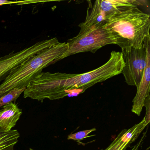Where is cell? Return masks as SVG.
I'll use <instances>...</instances> for the list:
<instances>
[{
    "label": "cell",
    "mask_w": 150,
    "mask_h": 150,
    "mask_svg": "<svg viewBox=\"0 0 150 150\" xmlns=\"http://www.w3.org/2000/svg\"><path fill=\"white\" fill-rule=\"evenodd\" d=\"M2 108L0 110V129L9 131L15 126L22 112L15 103H11Z\"/></svg>",
    "instance_id": "10"
},
{
    "label": "cell",
    "mask_w": 150,
    "mask_h": 150,
    "mask_svg": "<svg viewBox=\"0 0 150 150\" xmlns=\"http://www.w3.org/2000/svg\"><path fill=\"white\" fill-rule=\"evenodd\" d=\"M43 2V1H8L6 0H0V6L7 5V4H18V5H24V4H31V3H37V2Z\"/></svg>",
    "instance_id": "16"
},
{
    "label": "cell",
    "mask_w": 150,
    "mask_h": 150,
    "mask_svg": "<svg viewBox=\"0 0 150 150\" xmlns=\"http://www.w3.org/2000/svg\"><path fill=\"white\" fill-rule=\"evenodd\" d=\"M68 50L64 58L79 53L90 52L94 53L106 45L115 44V41L104 26L79 32L67 40Z\"/></svg>",
    "instance_id": "4"
},
{
    "label": "cell",
    "mask_w": 150,
    "mask_h": 150,
    "mask_svg": "<svg viewBox=\"0 0 150 150\" xmlns=\"http://www.w3.org/2000/svg\"><path fill=\"white\" fill-rule=\"evenodd\" d=\"M144 107H146V112L145 116L144 118L145 119L144 123L142 128L139 129V134H140L144 129L146 127V125L150 123V95L148 96L144 101Z\"/></svg>",
    "instance_id": "15"
},
{
    "label": "cell",
    "mask_w": 150,
    "mask_h": 150,
    "mask_svg": "<svg viewBox=\"0 0 150 150\" xmlns=\"http://www.w3.org/2000/svg\"><path fill=\"white\" fill-rule=\"evenodd\" d=\"M26 88H15L0 97V108L4 107L13 102H15L21 95L25 91Z\"/></svg>",
    "instance_id": "13"
},
{
    "label": "cell",
    "mask_w": 150,
    "mask_h": 150,
    "mask_svg": "<svg viewBox=\"0 0 150 150\" xmlns=\"http://www.w3.org/2000/svg\"><path fill=\"white\" fill-rule=\"evenodd\" d=\"M96 130L95 128H93L91 129L86 130L79 132L76 133H72L68 135L67 139L69 140H75L79 142L86 138L90 137V136H88L89 133L93 132L95 131Z\"/></svg>",
    "instance_id": "14"
},
{
    "label": "cell",
    "mask_w": 150,
    "mask_h": 150,
    "mask_svg": "<svg viewBox=\"0 0 150 150\" xmlns=\"http://www.w3.org/2000/svg\"><path fill=\"white\" fill-rule=\"evenodd\" d=\"M141 127V125L138 124L130 129L123 130L105 150H125L138 137Z\"/></svg>",
    "instance_id": "11"
},
{
    "label": "cell",
    "mask_w": 150,
    "mask_h": 150,
    "mask_svg": "<svg viewBox=\"0 0 150 150\" xmlns=\"http://www.w3.org/2000/svg\"><path fill=\"white\" fill-rule=\"evenodd\" d=\"M107 21L104 13L99 6L98 0H96L93 6H89L85 21L79 24V27L80 28L79 32L103 27L106 24Z\"/></svg>",
    "instance_id": "8"
},
{
    "label": "cell",
    "mask_w": 150,
    "mask_h": 150,
    "mask_svg": "<svg viewBox=\"0 0 150 150\" xmlns=\"http://www.w3.org/2000/svg\"><path fill=\"white\" fill-rule=\"evenodd\" d=\"M150 43L147 46V62L141 81L137 88L136 96L132 100V111L139 116L144 107L146 97L150 95Z\"/></svg>",
    "instance_id": "7"
},
{
    "label": "cell",
    "mask_w": 150,
    "mask_h": 150,
    "mask_svg": "<svg viewBox=\"0 0 150 150\" xmlns=\"http://www.w3.org/2000/svg\"><path fill=\"white\" fill-rule=\"evenodd\" d=\"M133 6L111 16L104 26L122 50L140 48L150 37V15Z\"/></svg>",
    "instance_id": "2"
},
{
    "label": "cell",
    "mask_w": 150,
    "mask_h": 150,
    "mask_svg": "<svg viewBox=\"0 0 150 150\" xmlns=\"http://www.w3.org/2000/svg\"><path fill=\"white\" fill-rule=\"evenodd\" d=\"M67 42H59L45 49L15 68L0 85V97L15 88L28 86L43 69L64 59L67 52Z\"/></svg>",
    "instance_id": "3"
},
{
    "label": "cell",
    "mask_w": 150,
    "mask_h": 150,
    "mask_svg": "<svg viewBox=\"0 0 150 150\" xmlns=\"http://www.w3.org/2000/svg\"><path fill=\"white\" fill-rule=\"evenodd\" d=\"M124 66L122 52L113 51L106 63L88 72L81 74L42 72L30 82L25 91V96L43 102L45 99H62L74 90H79L81 93L96 83L120 74Z\"/></svg>",
    "instance_id": "1"
},
{
    "label": "cell",
    "mask_w": 150,
    "mask_h": 150,
    "mask_svg": "<svg viewBox=\"0 0 150 150\" xmlns=\"http://www.w3.org/2000/svg\"><path fill=\"white\" fill-rule=\"evenodd\" d=\"M99 6L107 20L119 12L140 5L142 1L134 0H98Z\"/></svg>",
    "instance_id": "9"
},
{
    "label": "cell",
    "mask_w": 150,
    "mask_h": 150,
    "mask_svg": "<svg viewBox=\"0 0 150 150\" xmlns=\"http://www.w3.org/2000/svg\"><path fill=\"white\" fill-rule=\"evenodd\" d=\"M150 43L147 38L140 48L132 47L128 50H122L125 66L121 73L129 86L137 88L141 81L147 62V49Z\"/></svg>",
    "instance_id": "5"
},
{
    "label": "cell",
    "mask_w": 150,
    "mask_h": 150,
    "mask_svg": "<svg viewBox=\"0 0 150 150\" xmlns=\"http://www.w3.org/2000/svg\"><path fill=\"white\" fill-rule=\"evenodd\" d=\"M20 136L17 130L5 131L0 129V150H13Z\"/></svg>",
    "instance_id": "12"
},
{
    "label": "cell",
    "mask_w": 150,
    "mask_h": 150,
    "mask_svg": "<svg viewBox=\"0 0 150 150\" xmlns=\"http://www.w3.org/2000/svg\"><path fill=\"white\" fill-rule=\"evenodd\" d=\"M142 137L143 138H141V139L139 140V142L138 143H137V144H136L133 147H132V149L131 150H137L138 149H139V147L140 145H141V143H142V142H143V140H144V137ZM149 148H150V147H149L148 148H147V149H146L145 150H149Z\"/></svg>",
    "instance_id": "17"
},
{
    "label": "cell",
    "mask_w": 150,
    "mask_h": 150,
    "mask_svg": "<svg viewBox=\"0 0 150 150\" xmlns=\"http://www.w3.org/2000/svg\"><path fill=\"white\" fill-rule=\"evenodd\" d=\"M57 38L38 42L29 47L0 57V81H4L12 70L45 49L59 43Z\"/></svg>",
    "instance_id": "6"
},
{
    "label": "cell",
    "mask_w": 150,
    "mask_h": 150,
    "mask_svg": "<svg viewBox=\"0 0 150 150\" xmlns=\"http://www.w3.org/2000/svg\"><path fill=\"white\" fill-rule=\"evenodd\" d=\"M30 150H33V149H31V148H30Z\"/></svg>",
    "instance_id": "18"
}]
</instances>
